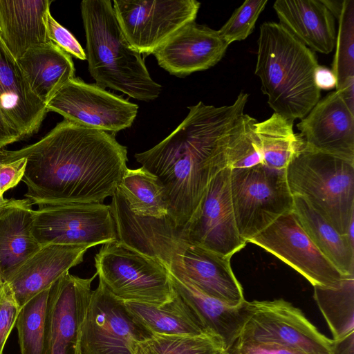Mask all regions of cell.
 Here are the masks:
<instances>
[{
  "label": "cell",
  "instance_id": "obj_43",
  "mask_svg": "<svg viewBox=\"0 0 354 354\" xmlns=\"http://www.w3.org/2000/svg\"><path fill=\"white\" fill-rule=\"evenodd\" d=\"M1 150V149H0ZM0 162H1V158H0ZM6 198H5L3 197V194H1V191H0V205L1 203H3L5 201H6Z\"/></svg>",
  "mask_w": 354,
  "mask_h": 354
},
{
  "label": "cell",
  "instance_id": "obj_31",
  "mask_svg": "<svg viewBox=\"0 0 354 354\" xmlns=\"http://www.w3.org/2000/svg\"><path fill=\"white\" fill-rule=\"evenodd\" d=\"M335 40L333 70L336 91L354 85V0H344Z\"/></svg>",
  "mask_w": 354,
  "mask_h": 354
},
{
  "label": "cell",
  "instance_id": "obj_24",
  "mask_svg": "<svg viewBox=\"0 0 354 354\" xmlns=\"http://www.w3.org/2000/svg\"><path fill=\"white\" fill-rule=\"evenodd\" d=\"M169 273L174 289L194 312L205 330L222 338L224 345L239 328L243 304L233 306L212 297L189 281Z\"/></svg>",
  "mask_w": 354,
  "mask_h": 354
},
{
  "label": "cell",
  "instance_id": "obj_37",
  "mask_svg": "<svg viewBox=\"0 0 354 354\" xmlns=\"http://www.w3.org/2000/svg\"><path fill=\"white\" fill-rule=\"evenodd\" d=\"M26 165L25 158L9 162H0V191L2 194L22 180Z\"/></svg>",
  "mask_w": 354,
  "mask_h": 354
},
{
  "label": "cell",
  "instance_id": "obj_21",
  "mask_svg": "<svg viewBox=\"0 0 354 354\" xmlns=\"http://www.w3.org/2000/svg\"><path fill=\"white\" fill-rule=\"evenodd\" d=\"M49 0H0V38L17 60L30 48L45 44Z\"/></svg>",
  "mask_w": 354,
  "mask_h": 354
},
{
  "label": "cell",
  "instance_id": "obj_18",
  "mask_svg": "<svg viewBox=\"0 0 354 354\" xmlns=\"http://www.w3.org/2000/svg\"><path fill=\"white\" fill-rule=\"evenodd\" d=\"M88 248L48 244L3 275L22 308L33 297L49 288L69 270L81 263Z\"/></svg>",
  "mask_w": 354,
  "mask_h": 354
},
{
  "label": "cell",
  "instance_id": "obj_22",
  "mask_svg": "<svg viewBox=\"0 0 354 354\" xmlns=\"http://www.w3.org/2000/svg\"><path fill=\"white\" fill-rule=\"evenodd\" d=\"M28 198L6 199L0 205V270H12L41 246L32 234L34 209Z\"/></svg>",
  "mask_w": 354,
  "mask_h": 354
},
{
  "label": "cell",
  "instance_id": "obj_2",
  "mask_svg": "<svg viewBox=\"0 0 354 354\" xmlns=\"http://www.w3.org/2000/svg\"><path fill=\"white\" fill-rule=\"evenodd\" d=\"M248 94L216 107L202 102L189 106L188 115L167 138L135 154L142 167L156 176L167 194L174 225L185 228L201 205L213 178L228 167L233 144L256 119L244 113Z\"/></svg>",
  "mask_w": 354,
  "mask_h": 354
},
{
  "label": "cell",
  "instance_id": "obj_12",
  "mask_svg": "<svg viewBox=\"0 0 354 354\" xmlns=\"http://www.w3.org/2000/svg\"><path fill=\"white\" fill-rule=\"evenodd\" d=\"M46 108L66 120L111 133L130 127L138 110L136 104L75 77L57 91Z\"/></svg>",
  "mask_w": 354,
  "mask_h": 354
},
{
  "label": "cell",
  "instance_id": "obj_25",
  "mask_svg": "<svg viewBox=\"0 0 354 354\" xmlns=\"http://www.w3.org/2000/svg\"><path fill=\"white\" fill-rule=\"evenodd\" d=\"M293 212L317 249L344 275L354 274V245L302 197L293 195Z\"/></svg>",
  "mask_w": 354,
  "mask_h": 354
},
{
  "label": "cell",
  "instance_id": "obj_15",
  "mask_svg": "<svg viewBox=\"0 0 354 354\" xmlns=\"http://www.w3.org/2000/svg\"><path fill=\"white\" fill-rule=\"evenodd\" d=\"M95 273L88 279L68 272L55 281L50 288L45 329V353L67 354L73 346L80 319L92 293Z\"/></svg>",
  "mask_w": 354,
  "mask_h": 354
},
{
  "label": "cell",
  "instance_id": "obj_9",
  "mask_svg": "<svg viewBox=\"0 0 354 354\" xmlns=\"http://www.w3.org/2000/svg\"><path fill=\"white\" fill-rule=\"evenodd\" d=\"M151 334L99 281L80 319L73 354H134Z\"/></svg>",
  "mask_w": 354,
  "mask_h": 354
},
{
  "label": "cell",
  "instance_id": "obj_1",
  "mask_svg": "<svg viewBox=\"0 0 354 354\" xmlns=\"http://www.w3.org/2000/svg\"><path fill=\"white\" fill-rule=\"evenodd\" d=\"M25 158L26 198L39 207L103 203L126 170L127 150L113 133L64 120L38 142L0 150L3 162Z\"/></svg>",
  "mask_w": 354,
  "mask_h": 354
},
{
  "label": "cell",
  "instance_id": "obj_20",
  "mask_svg": "<svg viewBox=\"0 0 354 354\" xmlns=\"http://www.w3.org/2000/svg\"><path fill=\"white\" fill-rule=\"evenodd\" d=\"M273 8L279 23L313 51L334 50L335 20L322 0H277Z\"/></svg>",
  "mask_w": 354,
  "mask_h": 354
},
{
  "label": "cell",
  "instance_id": "obj_38",
  "mask_svg": "<svg viewBox=\"0 0 354 354\" xmlns=\"http://www.w3.org/2000/svg\"><path fill=\"white\" fill-rule=\"evenodd\" d=\"M21 140L20 135L12 127L0 109V149L9 144Z\"/></svg>",
  "mask_w": 354,
  "mask_h": 354
},
{
  "label": "cell",
  "instance_id": "obj_29",
  "mask_svg": "<svg viewBox=\"0 0 354 354\" xmlns=\"http://www.w3.org/2000/svg\"><path fill=\"white\" fill-rule=\"evenodd\" d=\"M314 299L333 340L354 333V274L345 275L335 288L314 286Z\"/></svg>",
  "mask_w": 354,
  "mask_h": 354
},
{
  "label": "cell",
  "instance_id": "obj_39",
  "mask_svg": "<svg viewBox=\"0 0 354 354\" xmlns=\"http://www.w3.org/2000/svg\"><path fill=\"white\" fill-rule=\"evenodd\" d=\"M314 81L319 90H330L335 88L337 82L333 72L323 66H318L315 69Z\"/></svg>",
  "mask_w": 354,
  "mask_h": 354
},
{
  "label": "cell",
  "instance_id": "obj_6",
  "mask_svg": "<svg viewBox=\"0 0 354 354\" xmlns=\"http://www.w3.org/2000/svg\"><path fill=\"white\" fill-rule=\"evenodd\" d=\"M95 267L99 281L120 301L161 306L176 295L159 261L118 240L100 248Z\"/></svg>",
  "mask_w": 354,
  "mask_h": 354
},
{
  "label": "cell",
  "instance_id": "obj_28",
  "mask_svg": "<svg viewBox=\"0 0 354 354\" xmlns=\"http://www.w3.org/2000/svg\"><path fill=\"white\" fill-rule=\"evenodd\" d=\"M293 124V121L275 113L267 120L255 123L263 165L286 170L302 143L301 138L294 132Z\"/></svg>",
  "mask_w": 354,
  "mask_h": 354
},
{
  "label": "cell",
  "instance_id": "obj_17",
  "mask_svg": "<svg viewBox=\"0 0 354 354\" xmlns=\"http://www.w3.org/2000/svg\"><path fill=\"white\" fill-rule=\"evenodd\" d=\"M228 46L217 30L193 21L175 32L153 54L159 66L171 75L185 77L216 65Z\"/></svg>",
  "mask_w": 354,
  "mask_h": 354
},
{
  "label": "cell",
  "instance_id": "obj_26",
  "mask_svg": "<svg viewBox=\"0 0 354 354\" xmlns=\"http://www.w3.org/2000/svg\"><path fill=\"white\" fill-rule=\"evenodd\" d=\"M123 304L133 319L151 335H194L206 330L177 292L172 301L161 306L134 302Z\"/></svg>",
  "mask_w": 354,
  "mask_h": 354
},
{
  "label": "cell",
  "instance_id": "obj_42",
  "mask_svg": "<svg viewBox=\"0 0 354 354\" xmlns=\"http://www.w3.org/2000/svg\"><path fill=\"white\" fill-rule=\"evenodd\" d=\"M4 283H5V280L3 279V276H2V273H1V272L0 270V290L2 288Z\"/></svg>",
  "mask_w": 354,
  "mask_h": 354
},
{
  "label": "cell",
  "instance_id": "obj_41",
  "mask_svg": "<svg viewBox=\"0 0 354 354\" xmlns=\"http://www.w3.org/2000/svg\"><path fill=\"white\" fill-rule=\"evenodd\" d=\"M134 354H153L147 348H145L140 342L137 343L134 347Z\"/></svg>",
  "mask_w": 354,
  "mask_h": 354
},
{
  "label": "cell",
  "instance_id": "obj_40",
  "mask_svg": "<svg viewBox=\"0 0 354 354\" xmlns=\"http://www.w3.org/2000/svg\"><path fill=\"white\" fill-rule=\"evenodd\" d=\"M333 341V354H354V333Z\"/></svg>",
  "mask_w": 354,
  "mask_h": 354
},
{
  "label": "cell",
  "instance_id": "obj_32",
  "mask_svg": "<svg viewBox=\"0 0 354 354\" xmlns=\"http://www.w3.org/2000/svg\"><path fill=\"white\" fill-rule=\"evenodd\" d=\"M153 354H219L224 347L221 337L206 330L198 335H151L140 342Z\"/></svg>",
  "mask_w": 354,
  "mask_h": 354
},
{
  "label": "cell",
  "instance_id": "obj_14",
  "mask_svg": "<svg viewBox=\"0 0 354 354\" xmlns=\"http://www.w3.org/2000/svg\"><path fill=\"white\" fill-rule=\"evenodd\" d=\"M229 167L211 180L198 213L183 234L191 242L224 256L232 257L247 242L240 236L230 193Z\"/></svg>",
  "mask_w": 354,
  "mask_h": 354
},
{
  "label": "cell",
  "instance_id": "obj_3",
  "mask_svg": "<svg viewBox=\"0 0 354 354\" xmlns=\"http://www.w3.org/2000/svg\"><path fill=\"white\" fill-rule=\"evenodd\" d=\"M255 75L270 107L283 118L302 119L320 100L314 81L316 55L280 23L260 27Z\"/></svg>",
  "mask_w": 354,
  "mask_h": 354
},
{
  "label": "cell",
  "instance_id": "obj_10",
  "mask_svg": "<svg viewBox=\"0 0 354 354\" xmlns=\"http://www.w3.org/2000/svg\"><path fill=\"white\" fill-rule=\"evenodd\" d=\"M32 234L48 244L88 248L118 241L110 205L74 203L39 207L34 210Z\"/></svg>",
  "mask_w": 354,
  "mask_h": 354
},
{
  "label": "cell",
  "instance_id": "obj_23",
  "mask_svg": "<svg viewBox=\"0 0 354 354\" xmlns=\"http://www.w3.org/2000/svg\"><path fill=\"white\" fill-rule=\"evenodd\" d=\"M17 62L31 91L45 104L75 77L71 55L50 41L28 49Z\"/></svg>",
  "mask_w": 354,
  "mask_h": 354
},
{
  "label": "cell",
  "instance_id": "obj_36",
  "mask_svg": "<svg viewBox=\"0 0 354 354\" xmlns=\"http://www.w3.org/2000/svg\"><path fill=\"white\" fill-rule=\"evenodd\" d=\"M46 36L62 50L81 60H86V53L76 38L66 28L59 24L49 12L46 19Z\"/></svg>",
  "mask_w": 354,
  "mask_h": 354
},
{
  "label": "cell",
  "instance_id": "obj_8",
  "mask_svg": "<svg viewBox=\"0 0 354 354\" xmlns=\"http://www.w3.org/2000/svg\"><path fill=\"white\" fill-rule=\"evenodd\" d=\"M234 336L275 343L308 354H333V339L319 332L300 309L283 299L245 300Z\"/></svg>",
  "mask_w": 354,
  "mask_h": 354
},
{
  "label": "cell",
  "instance_id": "obj_13",
  "mask_svg": "<svg viewBox=\"0 0 354 354\" xmlns=\"http://www.w3.org/2000/svg\"><path fill=\"white\" fill-rule=\"evenodd\" d=\"M248 243L274 255L305 277L313 287L335 288L345 276L315 245L293 210L279 216Z\"/></svg>",
  "mask_w": 354,
  "mask_h": 354
},
{
  "label": "cell",
  "instance_id": "obj_27",
  "mask_svg": "<svg viewBox=\"0 0 354 354\" xmlns=\"http://www.w3.org/2000/svg\"><path fill=\"white\" fill-rule=\"evenodd\" d=\"M117 189L136 216L161 218L168 215L169 204L163 185L144 167L128 168Z\"/></svg>",
  "mask_w": 354,
  "mask_h": 354
},
{
  "label": "cell",
  "instance_id": "obj_11",
  "mask_svg": "<svg viewBox=\"0 0 354 354\" xmlns=\"http://www.w3.org/2000/svg\"><path fill=\"white\" fill-rule=\"evenodd\" d=\"M118 24L130 45L140 53L153 54L175 32L195 21L196 0H114Z\"/></svg>",
  "mask_w": 354,
  "mask_h": 354
},
{
  "label": "cell",
  "instance_id": "obj_7",
  "mask_svg": "<svg viewBox=\"0 0 354 354\" xmlns=\"http://www.w3.org/2000/svg\"><path fill=\"white\" fill-rule=\"evenodd\" d=\"M230 193L236 227L247 243L279 216L293 210L286 170L262 164L231 169Z\"/></svg>",
  "mask_w": 354,
  "mask_h": 354
},
{
  "label": "cell",
  "instance_id": "obj_33",
  "mask_svg": "<svg viewBox=\"0 0 354 354\" xmlns=\"http://www.w3.org/2000/svg\"><path fill=\"white\" fill-rule=\"evenodd\" d=\"M268 0H246L235 10L230 19L218 30L220 37L229 45L245 39L253 31L257 20Z\"/></svg>",
  "mask_w": 354,
  "mask_h": 354
},
{
  "label": "cell",
  "instance_id": "obj_5",
  "mask_svg": "<svg viewBox=\"0 0 354 354\" xmlns=\"http://www.w3.org/2000/svg\"><path fill=\"white\" fill-rule=\"evenodd\" d=\"M289 189L339 234L354 218V161L306 147L303 140L286 169Z\"/></svg>",
  "mask_w": 354,
  "mask_h": 354
},
{
  "label": "cell",
  "instance_id": "obj_19",
  "mask_svg": "<svg viewBox=\"0 0 354 354\" xmlns=\"http://www.w3.org/2000/svg\"><path fill=\"white\" fill-rule=\"evenodd\" d=\"M0 109L21 140L38 131L48 112L1 38Z\"/></svg>",
  "mask_w": 354,
  "mask_h": 354
},
{
  "label": "cell",
  "instance_id": "obj_4",
  "mask_svg": "<svg viewBox=\"0 0 354 354\" xmlns=\"http://www.w3.org/2000/svg\"><path fill=\"white\" fill-rule=\"evenodd\" d=\"M81 13L88 71L95 84L138 100L156 99L162 86L153 80L142 54L130 45L122 33L111 1H82Z\"/></svg>",
  "mask_w": 354,
  "mask_h": 354
},
{
  "label": "cell",
  "instance_id": "obj_16",
  "mask_svg": "<svg viewBox=\"0 0 354 354\" xmlns=\"http://www.w3.org/2000/svg\"><path fill=\"white\" fill-rule=\"evenodd\" d=\"M297 127L306 147L354 161V113L336 91L319 100Z\"/></svg>",
  "mask_w": 354,
  "mask_h": 354
},
{
  "label": "cell",
  "instance_id": "obj_34",
  "mask_svg": "<svg viewBox=\"0 0 354 354\" xmlns=\"http://www.w3.org/2000/svg\"><path fill=\"white\" fill-rule=\"evenodd\" d=\"M219 354H308L300 350L272 343L233 337Z\"/></svg>",
  "mask_w": 354,
  "mask_h": 354
},
{
  "label": "cell",
  "instance_id": "obj_30",
  "mask_svg": "<svg viewBox=\"0 0 354 354\" xmlns=\"http://www.w3.org/2000/svg\"><path fill=\"white\" fill-rule=\"evenodd\" d=\"M50 286L22 306L15 324L21 354L45 353L47 304Z\"/></svg>",
  "mask_w": 354,
  "mask_h": 354
},
{
  "label": "cell",
  "instance_id": "obj_35",
  "mask_svg": "<svg viewBox=\"0 0 354 354\" xmlns=\"http://www.w3.org/2000/svg\"><path fill=\"white\" fill-rule=\"evenodd\" d=\"M21 309L12 288L5 281L0 290V354H3L6 343L15 326Z\"/></svg>",
  "mask_w": 354,
  "mask_h": 354
}]
</instances>
